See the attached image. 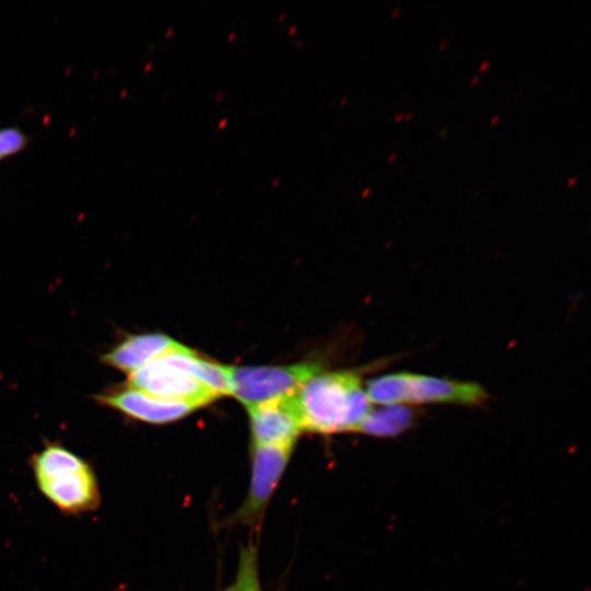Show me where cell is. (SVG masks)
I'll list each match as a JSON object with an SVG mask.
<instances>
[{
    "instance_id": "16",
    "label": "cell",
    "mask_w": 591,
    "mask_h": 591,
    "mask_svg": "<svg viewBox=\"0 0 591 591\" xmlns=\"http://www.w3.org/2000/svg\"><path fill=\"white\" fill-rule=\"evenodd\" d=\"M498 119H499V114H496L495 116L491 117L489 124H490V125H495V124L498 121Z\"/></svg>"
},
{
    "instance_id": "14",
    "label": "cell",
    "mask_w": 591,
    "mask_h": 591,
    "mask_svg": "<svg viewBox=\"0 0 591 591\" xmlns=\"http://www.w3.org/2000/svg\"><path fill=\"white\" fill-rule=\"evenodd\" d=\"M221 591H242V589H241V586H240L239 581L235 579L232 584L228 586L227 588H224Z\"/></svg>"
},
{
    "instance_id": "11",
    "label": "cell",
    "mask_w": 591,
    "mask_h": 591,
    "mask_svg": "<svg viewBox=\"0 0 591 591\" xmlns=\"http://www.w3.org/2000/svg\"><path fill=\"white\" fill-rule=\"evenodd\" d=\"M421 413L407 405H384L371 409L357 431L378 438H393L415 427Z\"/></svg>"
},
{
    "instance_id": "25",
    "label": "cell",
    "mask_w": 591,
    "mask_h": 591,
    "mask_svg": "<svg viewBox=\"0 0 591 591\" xmlns=\"http://www.w3.org/2000/svg\"><path fill=\"white\" fill-rule=\"evenodd\" d=\"M520 95H522V92H519V93L517 94V97H520Z\"/></svg>"
},
{
    "instance_id": "4",
    "label": "cell",
    "mask_w": 591,
    "mask_h": 591,
    "mask_svg": "<svg viewBox=\"0 0 591 591\" xmlns=\"http://www.w3.org/2000/svg\"><path fill=\"white\" fill-rule=\"evenodd\" d=\"M230 395L247 408L293 393L301 383L322 371L315 362L283 367H228Z\"/></svg>"
},
{
    "instance_id": "9",
    "label": "cell",
    "mask_w": 591,
    "mask_h": 591,
    "mask_svg": "<svg viewBox=\"0 0 591 591\" xmlns=\"http://www.w3.org/2000/svg\"><path fill=\"white\" fill-rule=\"evenodd\" d=\"M181 344L162 333L129 335L105 352L103 363L125 373H132L155 358L176 349Z\"/></svg>"
},
{
    "instance_id": "10",
    "label": "cell",
    "mask_w": 591,
    "mask_h": 591,
    "mask_svg": "<svg viewBox=\"0 0 591 591\" xmlns=\"http://www.w3.org/2000/svg\"><path fill=\"white\" fill-rule=\"evenodd\" d=\"M161 357L167 363L201 382L218 396L230 394L228 367L201 359L182 344Z\"/></svg>"
},
{
    "instance_id": "7",
    "label": "cell",
    "mask_w": 591,
    "mask_h": 591,
    "mask_svg": "<svg viewBox=\"0 0 591 591\" xmlns=\"http://www.w3.org/2000/svg\"><path fill=\"white\" fill-rule=\"evenodd\" d=\"M94 399L129 418L157 425L182 419L196 409L193 405L157 398L128 385L96 394Z\"/></svg>"
},
{
    "instance_id": "19",
    "label": "cell",
    "mask_w": 591,
    "mask_h": 591,
    "mask_svg": "<svg viewBox=\"0 0 591 591\" xmlns=\"http://www.w3.org/2000/svg\"><path fill=\"white\" fill-rule=\"evenodd\" d=\"M479 80V77L478 76H474L471 80V85H474L475 83H477Z\"/></svg>"
},
{
    "instance_id": "17",
    "label": "cell",
    "mask_w": 591,
    "mask_h": 591,
    "mask_svg": "<svg viewBox=\"0 0 591 591\" xmlns=\"http://www.w3.org/2000/svg\"><path fill=\"white\" fill-rule=\"evenodd\" d=\"M576 179H577L576 176L569 178L568 182H567V186L569 187V186L573 185L576 183Z\"/></svg>"
},
{
    "instance_id": "13",
    "label": "cell",
    "mask_w": 591,
    "mask_h": 591,
    "mask_svg": "<svg viewBox=\"0 0 591 591\" xmlns=\"http://www.w3.org/2000/svg\"><path fill=\"white\" fill-rule=\"evenodd\" d=\"M26 142V136L16 128L0 129V160L19 152Z\"/></svg>"
},
{
    "instance_id": "8",
    "label": "cell",
    "mask_w": 591,
    "mask_h": 591,
    "mask_svg": "<svg viewBox=\"0 0 591 591\" xmlns=\"http://www.w3.org/2000/svg\"><path fill=\"white\" fill-rule=\"evenodd\" d=\"M292 394L247 408L252 443L294 447L303 429Z\"/></svg>"
},
{
    "instance_id": "18",
    "label": "cell",
    "mask_w": 591,
    "mask_h": 591,
    "mask_svg": "<svg viewBox=\"0 0 591 591\" xmlns=\"http://www.w3.org/2000/svg\"><path fill=\"white\" fill-rule=\"evenodd\" d=\"M402 117H403V113L402 112L397 113L394 118L395 123H398L402 119Z\"/></svg>"
},
{
    "instance_id": "15",
    "label": "cell",
    "mask_w": 591,
    "mask_h": 591,
    "mask_svg": "<svg viewBox=\"0 0 591 591\" xmlns=\"http://www.w3.org/2000/svg\"><path fill=\"white\" fill-rule=\"evenodd\" d=\"M489 61L486 59L479 65V71H484L488 68Z\"/></svg>"
},
{
    "instance_id": "5",
    "label": "cell",
    "mask_w": 591,
    "mask_h": 591,
    "mask_svg": "<svg viewBox=\"0 0 591 591\" xmlns=\"http://www.w3.org/2000/svg\"><path fill=\"white\" fill-rule=\"evenodd\" d=\"M293 445L252 443L251 479L246 497L231 520L257 528L281 479Z\"/></svg>"
},
{
    "instance_id": "1",
    "label": "cell",
    "mask_w": 591,
    "mask_h": 591,
    "mask_svg": "<svg viewBox=\"0 0 591 591\" xmlns=\"http://www.w3.org/2000/svg\"><path fill=\"white\" fill-rule=\"evenodd\" d=\"M303 430L332 434L357 431L371 404L356 371L317 372L293 392Z\"/></svg>"
},
{
    "instance_id": "2",
    "label": "cell",
    "mask_w": 591,
    "mask_h": 591,
    "mask_svg": "<svg viewBox=\"0 0 591 591\" xmlns=\"http://www.w3.org/2000/svg\"><path fill=\"white\" fill-rule=\"evenodd\" d=\"M31 467L39 491L61 512L78 515L100 506V486L92 466L66 447L46 444L33 455Z\"/></svg>"
},
{
    "instance_id": "21",
    "label": "cell",
    "mask_w": 591,
    "mask_h": 591,
    "mask_svg": "<svg viewBox=\"0 0 591 591\" xmlns=\"http://www.w3.org/2000/svg\"><path fill=\"white\" fill-rule=\"evenodd\" d=\"M447 43H448L447 39L441 40L440 44H439V48H440V49L444 48L445 45H447Z\"/></svg>"
},
{
    "instance_id": "23",
    "label": "cell",
    "mask_w": 591,
    "mask_h": 591,
    "mask_svg": "<svg viewBox=\"0 0 591 591\" xmlns=\"http://www.w3.org/2000/svg\"><path fill=\"white\" fill-rule=\"evenodd\" d=\"M412 117H413V112H408V113L406 114L405 119H406V120H409Z\"/></svg>"
},
{
    "instance_id": "3",
    "label": "cell",
    "mask_w": 591,
    "mask_h": 591,
    "mask_svg": "<svg viewBox=\"0 0 591 591\" xmlns=\"http://www.w3.org/2000/svg\"><path fill=\"white\" fill-rule=\"evenodd\" d=\"M370 403L381 405L450 404L477 407L489 395L477 382L434 376L415 372H393L367 382Z\"/></svg>"
},
{
    "instance_id": "24",
    "label": "cell",
    "mask_w": 591,
    "mask_h": 591,
    "mask_svg": "<svg viewBox=\"0 0 591 591\" xmlns=\"http://www.w3.org/2000/svg\"><path fill=\"white\" fill-rule=\"evenodd\" d=\"M369 190H370V189L367 188V189L362 193V195L366 196V195L369 193Z\"/></svg>"
},
{
    "instance_id": "20",
    "label": "cell",
    "mask_w": 591,
    "mask_h": 591,
    "mask_svg": "<svg viewBox=\"0 0 591 591\" xmlns=\"http://www.w3.org/2000/svg\"><path fill=\"white\" fill-rule=\"evenodd\" d=\"M398 12H399V8L398 7L394 8V10L391 12V16L394 18Z\"/></svg>"
},
{
    "instance_id": "12",
    "label": "cell",
    "mask_w": 591,
    "mask_h": 591,
    "mask_svg": "<svg viewBox=\"0 0 591 591\" xmlns=\"http://www.w3.org/2000/svg\"><path fill=\"white\" fill-rule=\"evenodd\" d=\"M257 554V547L253 542H250L241 549L235 579L239 581L242 591H263Z\"/></svg>"
},
{
    "instance_id": "6",
    "label": "cell",
    "mask_w": 591,
    "mask_h": 591,
    "mask_svg": "<svg viewBox=\"0 0 591 591\" xmlns=\"http://www.w3.org/2000/svg\"><path fill=\"white\" fill-rule=\"evenodd\" d=\"M127 384L157 398L182 402L196 408L219 397L198 380L164 361L161 356L130 373Z\"/></svg>"
},
{
    "instance_id": "22",
    "label": "cell",
    "mask_w": 591,
    "mask_h": 591,
    "mask_svg": "<svg viewBox=\"0 0 591 591\" xmlns=\"http://www.w3.org/2000/svg\"><path fill=\"white\" fill-rule=\"evenodd\" d=\"M396 152H392L390 155H389V161H393L395 158H396Z\"/></svg>"
}]
</instances>
